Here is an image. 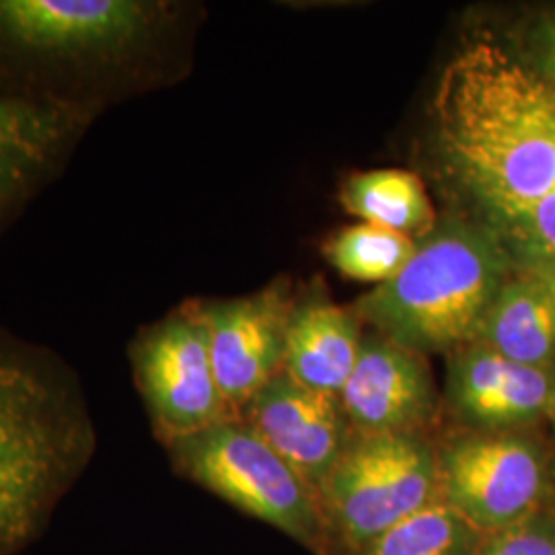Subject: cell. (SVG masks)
I'll return each mask as SVG.
<instances>
[{
    "mask_svg": "<svg viewBox=\"0 0 555 555\" xmlns=\"http://www.w3.org/2000/svg\"><path fill=\"white\" fill-rule=\"evenodd\" d=\"M449 391L461 416L479 426L502 428L550 412L555 380L552 371L516 364L472 341L456 350Z\"/></svg>",
    "mask_w": 555,
    "mask_h": 555,
    "instance_id": "7c38bea8",
    "label": "cell"
},
{
    "mask_svg": "<svg viewBox=\"0 0 555 555\" xmlns=\"http://www.w3.org/2000/svg\"><path fill=\"white\" fill-rule=\"evenodd\" d=\"M508 270V251L488 227L449 222L417 243L396 278L358 300V318L417 354L459 350L476 341Z\"/></svg>",
    "mask_w": 555,
    "mask_h": 555,
    "instance_id": "3957f363",
    "label": "cell"
},
{
    "mask_svg": "<svg viewBox=\"0 0 555 555\" xmlns=\"http://www.w3.org/2000/svg\"><path fill=\"white\" fill-rule=\"evenodd\" d=\"M476 341L516 364L550 371L555 360V307L545 284L522 268L500 286Z\"/></svg>",
    "mask_w": 555,
    "mask_h": 555,
    "instance_id": "5bb4252c",
    "label": "cell"
},
{
    "mask_svg": "<svg viewBox=\"0 0 555 555\" xmlns=\"http://www.w3.org/2000/svg\"><path fill=\"white\" fill-rule=\"evenodd\" d=\"M533 68L555 89V13L537 21L531 34Z\"/></svg>",
    "mask_w": 555,
    "mask_h": 555,
    "instance_id": "44dd1931",
    "label": "cell"
},
{
    "mask_svg": "<svg viewBox=\"0 0 555 555\" xmlns=\"http://www.w3.org/2000/svg\"><path fill=\"white\" fill-rule=\"evenodd\" d=\"M416 247L412 237L360 222L334 235L325 247V256L344 276L385 284L405 268Z\"/></svg>",
    "mask_w": 555,
    "mask_h": 555,
    "instance_id": "ac0fdd59",
    "label": "cell"
},
{
    "mask_svg": "<svg viewBox=\"0 0 555 555\" xmlns=\"http://www.w3.org/2000/svg\"><path fill=\"white\" fill-rule=\"evenodd\" d=\"M339 397L302 387L280 373L243 410L247 424L313 490L346 451Z\"/></svg>",
    "mask_w": 555,
    "mask_h": 555,
    "instance_id": "30bf717a",
    "label": "cell"
},
{
    "mask_svg": "<svg viewBox=\"0 0 555 555\" xmlns=\"http://www.w3.org/2000/svg\"><path fill=\"white\" fill-rule=\"evenodd\" d=\"M179 472L298 541L318 539L313 488L245 422L229 420L169 444Z\"/></svg>",
    "mask_w": 555,
    "mask_h": 555,
    "instance_id": "277c9868",
    "label": "cell"
},
{
    "mask_svg": "<svg viewBox=\"0 0 555 555\" xmlns=\"http://www.w3.org/2000/svg\"><path fill=\"white\" fill-rule=\"evenodd\" d=\"M550 414H552V417H554V422H555V399H554V403H552V408H550Z\"/></svg>",
    "mask_w": 555,
    "mask_h": 555,
    "instance_id": "603a6c76",
    "label": "cell"
},
{
    "mask_svg": "<svg viewBox=\"0 0 555 555\" xmlns=\"http://www.w3.org/2000/svg\"><path fill=\"white\" fill-rule=\"evenodd\" d=\"M66 137L68 119L60 107L0 98V202L31 190L59 157Z\"/></svg>",
    "mask_w": 555,
    "mask_h": 555,
    "instance_id": "9a60e30c",
    "label": "cell"
},
{
    "mask_svg": "<svg viewBox=\"0 0 555 555\" xmlns=\"http://www.w3.org/2000/svg\"><path fill=\"white\" fill-rule=\"evenodd\" d=\"M525 270L533 272L547 288L550 297L554 300L555 307V259H539V261H529V263H522Z\"/></svg>",
    "mask_w": 555,
    "mask_h": 555,
    "instance_id": "7402d4cb",
    "label": "cell"
},
{
    "mask_svg": "<svg viewBox=\"0 0 555 555\" xmlns=\"http://www.w3.org/2000/svg\"><path fill=\"white\" fill-rule=\"evenodd\" d=\"M490 231L504 249L516 251L522 263L555 259V192L529 206L488 217Z\"/></svg>",
    "mask_w": 555,
    "mask_h": 555,
    "instance_id": "d6986e66",
    "label": "cell"
},
{
    "mask_svg": "<svg viewBox=\"0 0 555 555\" xmlns=\"http://www.w3.org/2000/svg\"><path fill=\"white\" fill-rule=\"evenodd\" d=\"M341 204L358 219L405 237H426L435 227V210L424 183L403 169L364 171L348 179Z\"/></svg>",
    "mask_w": 555,
    "mask_h": 555,
    "instance_id": "2e32d148",
    "label": "cell"
},
{
    "mask_svg": "<svg viewBox=\"0 0 555 555\" xmlns=\"http://www.w3.org/2000/svg\"><path fill=\"white\" fill-rule=\"evenodd\" d=\"M319 494L341 535L364 550L440 498V459L414 435L360 438L346 447Z\"/></svg>",
    "mask_w": 555,
    "mask_h": 555,
    "instance_id": "5b68a950",
    "label": "cell"
},
{
    "mask_svg": "<svg viewBox=\"0 0 555 555\" xmlns=\"http://www.w3.org/2000/svg\"><path fill=\"white\" fill-rule=\"evenodd\" d=\"M481 541V533L438 498L380 533L364 555H476Z\"/></svg>",
    "mask_w": 555,
    "mask_h": 555,
    "instance_id": "e0dca14e",
    "label": "cell"
},
{
    "mask_svg": "<svg viewBox=\"0 0 555 555\" xmlns=\"http://www.w3.org/2000/svg\"><path fill=\"white\" fill-rule=\"evenodd\" d=\"M151 17L137 0H0V48L56 64L119 59Z\"/></svg>",
    "mask_w": 555,
    "mask_h": 555,
    "instance_id": "52a82bcc",
    "label": "cell"
},
{
    "mask_svg": "<svg viewBox=\"0 0 555 555\" xmlns=\"http://www.w3.org/2000/svg\"><path fill=\"white\" fill-rule=\"evenodd\" d=\"M220 393L233 414L284 373L293 309L280 288L198 305Z\"/></svg>",
    "mask_w": 555,
    "mask_h": 555,
    "instance_id": "9c48e42d",
    "label": "cell"
},
{
    "mask_svg": "<svg viewBox=\"0 0 555 555\" xmlns=\"http://www.w3.org/2000/svg\"><path fill=\"white\" fill-rule=\"evenodd\" d=\"M476 555H555V529L529 518L483 539Z\"/></svg>",
    "mask_w": 555,
    "mask_h": 555,
    "instance_id": "ffe728a7",
    "label": "cell"
},
{
    "mask_svg": "<svg viewBox=\"0 0 555 555\" xmlns=\"http://www.w3.org/2000/svg\"><path fill=\"white\" fill-rule=\"evenodd\" d=\"M341 408L364 437L412 435L435 412L428 366L383 336L362 339L357 366L341 396Z\"/></svg>",
    "mask_w": 555,
    "mask_h": 555,
    "instance_id": "8fae6325",
    "label": "cell"
},
{
    "mask_svg": "<svg viewBox=\"0 0 555 555\" xmlns=\"http://www.w3.org/2000/svg\"><path fill=\"white\" fill-rule=\"evenodd\" d=\"M360 344L357 318L336 305L293 309L284 373L302 387L339 397L357 366Z\"/></svg>",
    "mask_w": 555,
    "mask_h": 555,
    "instance_id": "4fadbf2b",
    "label": "cell"
},
{
    "mask_svg": "<svg viewBox=\"0 0 555 555\" xmlns=\"http://www.w3.org/2000/svg\"><path fill=\"white\" fill-rule=\"evenodd\" d=\"M93 451L79 387L48 357L0 344V555L40 535Z\"/></svg>",
    "mask_w": 555,
    "mask_h": 555,
    "instance_id": "7a4b0ae2",
    "label": "cell"
},
{
    "mask_svg": "<svg viewBox=\"0 0 555 555\" xmlns=\"http://www.w3.org/2000/svg\"><path fill=\"white\" fill-rule=\"evenodd\" d=\"M130 358L149 416L167 444L235 420L215 377L198 305L144 330Z\"/></svg>",
    "mask_w": 555,
    "mask_h": 555,
    "instance_id": "8992f818",
    "label": "cell"
},
{
    "mask_svg": "<svg viewBox=\"0 0 555 555\" xmlns=\"http://www.w3.org/2000/svg\"><path fill=\"white\" fill-rule=\"evenodd\" d=\"M440 153L488 217L555 192V89L498 41L463 46L438 80Z\"/></svg>",
    "mask_w": 555,
    "mask_h": 555,
    "instance_id": "6da1fadb",
    "label": "cell"
},
{
    "mask_svg": "<svg viewBox=\"0 0 555 555\" xmlns=\"http://www.w3.org/2000/svg\"><path fill=\"white\" fill-rule=\"evenodd\" d=\"M440 459V498L481 535L529 520L545 488L535 449L518 438L459 440Z\"/></svg>",
    "mask_w": 555,
    "mask_h": 555,
    "instance_id": "ba28073f",
    "label": "cell"
}]
</instances>
